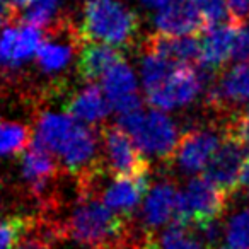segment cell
<instances>
[{
	"label": "cell",
	"instance_id": "1",
	"mask_svg": "<svg viewBox=\"0 0 249 249\" xmlns=\"http://www.w3.org/2000/svg\"><path fill=\"white\" fill-rule=\"evenodd\" d=\"M128 218L111 210L94 191L80 190L72 215L63 224L62 235L90 249H120L126 234Z\"/></svg>",
	"mask_w": 249,
	"mask_h": 249
},
{
	"label": "cell",
	"instance_id": "2",
	"mask_svg": "<svg viewBox=\"0 0 249 249\" xmlns=\"http://www.w3.org/2000/svg\"><path fill=\"white\" fill-rule=\"evenodd\" d=\"M140 19L135 11L118 0H87L84 5L80 38L128 48L139 36Z\"/></svg>",
	"mask_w": 249,
	"mask_h": 249
},
{
	"label": "cell",
	"instance_id": "3",
	"mask_svg": "<svg viewBox=\"0 0 249 249\" xmlns=\"http://www.w3.org/2000/svg\"><path fill=\"white\" fill-rule=\"evenodd\" d=\"M118 124L133 137L142 152L150 154L164 162L174 160L181 137L178 135L176 123L160 109L154 107L150 111H143L140 107L132 113L120 114Z\"/></svg>",
	"mask_w": 249,
	"mask_h": 249
},
{
	"label": "cell",
	"instance_id": "4",
	"mask_svg": "<svg viewBox=\"0 0 249 249\" xmlns=\"http://www.w3.org/2000/svg\"><path fill=\"white\" fill-rule=\"evenodd\" d=\"M227 196L229 195L224 190H220L205 176L193 178L178 195L173 220L193 225L196 229L201 227L222 217Z\"/></svg>",
	"mask_w": 249,
	"mask_h": 249
},
{
	"label": "cell",
	"instance_id": "5",
	"mask_svg": "<svg viewBox=\"0 0 249 249\" xmlns=\"http://www.w3.org/2000/svg\"><path fill=\"white\" fill-rule=\"evenodd\" d=\"M101 135V162L111 178L139 176L150 173V162L140 150L133 137L120 124H104Z\"/></svg>",
	"mask_w": 249,
	"mask_h": 249
},
{
	"label": "cell",
	"instance_id": "6",
	"mask_svg": "<svg viewBox=\"0 0 249 249\" xmlns=\"http://www.w3.org/2000/svg\"><path fill=\"white\" fill-rule=\"evenodd\" d=\"M249 152V142L239 133L232 120L224 128V139L218 145L217 152L205 167L203 176L217 184L227 195L234 193L239 186L242 166Z\"/></svg>",
	"mask_w": 249,
	"mask_h": 249
},
{
	"label": "cell",
	"instance_id": "7",
	"mask_svg": "<svg viewBox=\"0 0 249 249\" xmlns=\"http://www.w3.org/2000/svg\"><path fill=\"white\" fill-rule=\"evenodd\" d=\"M213 73L203 67L195 69L193 65H179L162 84L145 90L147 101L150 106L160 111L190 104L205 84L213 82Z\"/></svg>",
	"mask_w": 249,
	"mask_h": 249
},
{
	"label": "cell",
	"instance_id": "8",
	"mask_svg": "<svg viewBox=\"0 0 249 249\" xmlns=\"http://www.w3.org/2000/svg\"><path fill=\"white\" fill-rule=\"evenodd\" d=\"M220 142V135L215 128L188 130L178 142L174 159L183 173L196 174L205 171Z\"/></svg>",
	"mask_w": 249,
	"mask_h": 249
},
{
	"label": "cell",
	"instance_id": "9",
	"mask_svg": "<svg viewBox=\"0 0 249 249\" xmlns=\"http://www.w3.org/2000/svg\"><path fill=\"white\" fill-rule=\"evenodd\" d=\"M56 156L45 145L38 135L33 137L28 149L21 154V173L33 195L45 193L53 179L58 176Z\"/></svg>",
	"mask_w": 249,
	"mask_h": 249
},
{
	"label": "cell",
	"instance_id": "10",
	"mask_svg": "<svg viewBox=\"0 0 249 249\" xmlns=\"http://www.w3.org/2000/svg\"><path fill=\"white\" fill-rule=\"evenodd\" d=\"M157 31L173 36H196L207 29L203 16L191 0H171L154 18Z\"/></svg>",
	"mask_w": 249,
	"mask_h": 249
},
{
	"label": "cell",
	"instance_id": "11",
	"mask_svg": "<svg viewBox=\"0 0 249 249\" xmlns=\"http://www.w3.org/2000/svg\"><path fill=\"white\" fill-rule=\"evenodd\" d=\"M103 89L111 106L120 114L132 113L142 107V99L137 90V79L130 65L118 62L103 75Z\"/></svg>",
	"mask_w": 249,
	"mask_h": 249
},
{
	"label": "cell",
	"instance_id": "12",
	"mask_svg": "<svg viewBox=\"0 0 249 249\" xmlns=\"http://www.w3.org/2000/svg\"><path fill=\"white\" fill-rule=\"evenodd\" d=\"M249 99V60L239 62L225 70L217 80L210 82L207 90V104L222 109L229 104H239Z\"/></svg>",
	"mask_w": 249,
	"mask_h": 249
},
{
	"label": "cell",
	"instance_id": "13",
	"mask_svg": "<svg viewBox=\"0 0 249 249\" xmlns=\"http://www.w3.org/2000/svg\"><path fill=\"white\" fill-rule=\"evenodd\" d=\"M149 174L113 176V181L104 188L101 200L116 213L132 218L133 210L149 193Z\"/></svg>",
	"mask_w": 249,
	"mask_h": 249
},
{
	"label": "cell",
	"instance_id": "14",
	"mask_svg": "<svg viewBox=\"0 0 249 249\" xmlns=\"http://www.w3.org/2000/svg\"><path fill=\"white\" fill-rule=\"evenodd\" d=\"M41 35L35 26L5 28L0 35V70L16 69L29 60L39 48Z\"/></svg>",
	"mask_w": 249,
	"mask_h": 249
},
{
	"label": "cell",
	"instance_id": "15",
	"mask_svg": "<svg viewBox=\"0 0 249 249\" xmlns=\"http://www.w3.org/2000/svg\"><path fill=\"white\" fill-rule=\"evenodd\" d=\"M75 33L69 24H55L36 52L38 65L45 72H60L69 65L75 48Z\"/></svg>",
	"mask_w": 249,
	"mask_h": 249
},
{
	"label": "cell",
	"instance_id": "16",
	"mask_svg": "<svg viewBox=\"0 0 249 249\" xmlns=\"http://www.w3.org/2000/svg\"><path fill=\"white\" fill-rule=\"evenodd\" d=\"M237 24H218L207 29V33L201 38V56L200 67L207 70L222 69L229 60H232V50H234V38Z\"/></svg>",
	"mask_w": 249,
	"mask_h": 249
},
{
	"label": "cell",
	"instance_id": "17",
	"mask_svg": "<svg viewBox=\"0 0 249 249\" xmlns=\"http://www.w3.org/2000/svg\"><path fill=\"white\" fill-rule=\"evenodd\" d=\"M123 60L124 56L121 48L101 41H89L80 50L77 60V73L82 80L94 84L97 79H103V75L111 67Z\"/></svg>",
	"mask_w": 249,
	"mask_h": 249
},
{
	"label": "cell",
	"instance_id": "18",
	"mask_svg": "<svg viewBox=\"0 0 249 249\" xmlns=\"http://www.w3.org/2000/svg\"><path fill=\"white\" fill-rule=\"evenodd\" d=\"M178 195L179 191L171 181L157 183L147 193L142 207V222L147 232H154L160 225L167 224L171 218H174Z\"/></svg>",
	"mask_w": 249,
	"mask_h": 249
},
{
	"label": "cell",
	"instance_id": "19",
	"mask_svg": "<svg viewBox=\"0 0 249 249\" xmlns=\"http://www.w3.org/2000/svg\"><path fill=\"white\" fill-rule=\"evenodd\" d=\"M111 107L113 106H111L104 89H101L97 84H89L86 89L72 94L65 101L63 111L75 118L77 121L96 123L107 116Z\"/></svg>",
	"mask_w": 249,
	"mask_h": 249
},
{
	"label": "cell",
	"instance_id": "20",
	"mask_svg": "<svg viewBox=\"0 0 249 249\" xmlns=\"http://www.w3.org/2000/svg\"><path fill=\"white\" fill-rule=\"evenodd\" d=\"M145 50L156 52L173 62L184 65L200 63L201 56V45L195 36H173L157 33L147 38Z\"/></svg>",
	"mask_w": 249,
	"mask_h": 249
},
{
	"label": "cell",
	"instance_id": "21",
	"mask_svg": "<svg viewBox=\"0 0 249 249\" xmlns=\"http://www.w3.org/2000/svg\"><path fill=\"white\" fill-rule=\"evenodd\" d=\"M143 249H208L198 229L173 220L160 234L145 232Z\"/></svg>",
	"mask_w": 249,
	"mask_h": 249
},
{
	"label": "cell",
	"instance_id": "22",
	"mask_svg": "<svg viewBox=\"0 0 249 249\" xmlns=\"http://www.w3.org/2000/svg\"><path fill=\"white\" fill-rule=\"evenodd\" d=\"M77 123L75 118L70 114H58V113H43L38 120V128H36V135L45 142V145L56 154L63 140L73 128V124Z\"/></svg>",
	"mask_w": 249,
	"mask_h": 249
},
{
	"label": "cell",
	"instance_id": "23",
	"mask_svg": "<svg viewBox=\"0 0 249 249\" xmlns=\"http://www.w3.org/2000/svg\"><path fill=\"white\" fill-rule=\"evenodd\" d=\"M33 137L31 128L26 124L0 121V156H21Z\"/></svg>",
	"mask_w": 249,
	"mask_h": 249
},
{
	"label": "cell",
	"instance_id": "24",
	"mask_svg": "<svg viewBox=\"0 0 249 249\" xmlns=\"http://www.w3.org/2000/svg\"><path fill=\"white\" fill-rule=\"evenodd\" d=\"M35 222L24 215H0V249H16Z\"/></svg>",
	"mask_w": 249,
	"mask_h": 249
},
{
	"label": "cell",
	"instance_id": "25",
	"mask_svg": "<svg viewBox=\"0 0 249 249\" xmlns=\"http://www.w3.org/2000/svg\"><path fill=\"white\" fill-rule=\"evenodd\" d=\"M225 244L232 249H249V207L239 210L225 222Z\"/></svg>",
	"mask_w": 249,
	"mask_h": 249
},
{
	"label": "cell",
	"instance_id": "26",
	"mask_svg": "<svg viewBox=\"0 0 249 249\" xmlns=\"http://www.w3.org/2000/svg\"><path fill=\"white\" fill-rule=\"evenodd\" d=\"M58 0H33L31 4L26 5L24 12L21 16V22L35 28H45L52 18L55 16Z\"/></svg>",
	"mask_w": 249,
	"mask_h": 249
},
{
	"label": "cell",
	"instance_id": "27",
	"mask_svg": "<svg viewBox=\"0 0 249 249\" xmlns=\"http://www.w3.org/2000/svg\"><path fill=\"white\" fill-rule=\"evenodd\" d=\"M191 2L200 11V14L203 16L207 29L212 28V26H218L225 22V18L229 14L225 0H191Z\"/></svg>",
	"mask_w": 249,
	"mask_h": 249
},
{
	"label": "cell",
	"instance_id": "28",
	"mask_svg": "<svg viewBox=\"0 0 249 249\" xmlns=\"http://www.w3.org/2000/svg\"><path fill=\"white\" fill-rule=\"evenodd\" d=\"M52 237H60L56 227H52L50 231L36 232L35 235L28 232L16 249H52Z\"/></svg>",
	"mask_w": 249,
	"mask_h": 249
},
{
	"label": "cell",
	"instance_id": "29",
	"mask_svg": "<svg viewBox=\"0 0 249 249\" xmlns=\"http://www.w3.org/2000/svg\"><path fill=\"white\" fill-rule=\"evenodd\" d=\"M232 60H237V62L249 60V24H246V22H241L235 28Z\"/></svg>",
	"mask_w": 249,
	"mask_h": 249
},
{
	"label": "cell",
	"instance_id": "30",
	"mask_svg": "<svg viewBox=\"0 0 249 249\" xmlns=\"http://www.w3.org/2000/svg\"><path fill=\"white\" fill-rule=\"evenodd\" d=\"M227 2L231 22L241 24L249 19V0H225Z\"/></svg>",
	"mask_w": 249,
	"mask_h": 249
},
{
	"label": "cell",
	"instance_id": "31",
	"mask_svg": "<svg viewBox=\"0 0 249 249\" xmlns=\"http://www.w3.org/2000/svg\"><path fill=\"white\" fill-rule=\"evenodd\" d=\"M16 19V9L9 0H0V26H7Z\"/></svg>",
	"mask_w": 249,
	"mask_h": 249
},
{
	"label": "cell",
	"instance_id": "32",
	"mask_svg": "<svg viewBox=\"0 0 249 249\" xmlns=\"http://www.w3.org/2000/svg\"><path fill=\"white\" fill-rule=\"evenodd\" d=\"M237 188L249 191V152H248V157H246V160H244V166H242L241 176H239V186Z\"/></svg>",
	"mask_w": 249,
	"mask_h": 249
},
{
	"label": "cell",
	"instance_id": "33",
	"mask_svg": "<svg viewBox=\"0 0 249 249\" xmlns=\"http://www.w3.org/2000/svg\"><path fill=\"white\" fill-rule=\"evenodd\" d=\"M143 4L149 5V7H164L166 4H169L171 0H142Z\"/></svg>",
	"mask_w": 249,
	"mask_h": 249
},
{
	"label": "cell",
	"instance_id": "34",
	"mask_svg": "<svg viewBox=\"0 0 249 249\" xmlns=\"http://www.w3.org/2000/svg\"><path fill=\"white\" fill-rule=\"evenodd\" d=\"M9 2H11L12 7L18 11V9H22V7H26V5H29L33 0H9Z\"/></svg>",
	"mask_w": 249,
	"mask_h": 249
}]
</instances>
